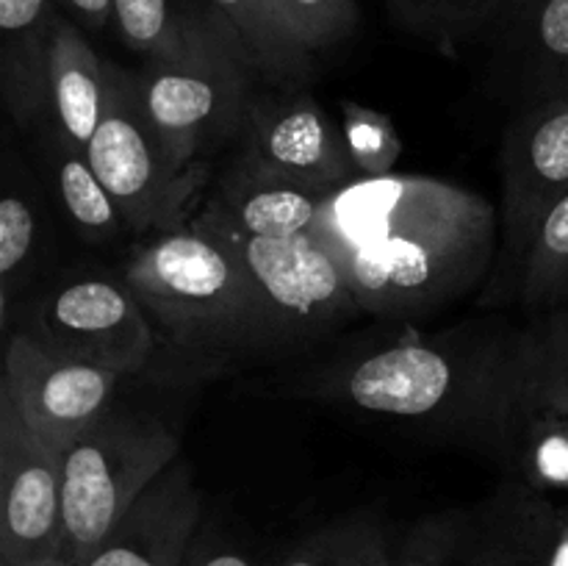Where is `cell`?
<instances>
[{"instance_id": "cell-3", "label": "cell", "mask_w": 568, "mask_h": 566, "mask_svg": "<svg viewBox=\"0 0 568 566\" xmlns=\"http://www.w3.org/2000/svg\"><path fill=\"white\" fill-rule=\"evenodd\" d=\"M122 281L155 338L186 364L225 370L288 355L247 266L200 211L186 225L136 244Z\"/></svg>"}, {"instance_id": "cell-16", "label": "cell", "mask_w": 568, "mask_h": 566, "mask_svg": "<svg viewBox=\"0 0 568 566\" xmlns=\"http://www.w3.org/2000/svg\"><path fill=\"white\" fill-rule=\"evenodd\" d=\"M59 0H0V92L11 120L33 125L50 109V42Z\"/></svg>"}, {"instance_id": "cell-8", "label": "cell", "mask_w": 568, "mask_h": 566, "mask_svg": "<svg viewBox=\"0 0 568 566\" xmlns=\"http://www.w3.org/2000/svg\"><path fill=\"white\" fill-rule=\"evenodd\" d=\"M20 331L50 355L103 366L120 377L148 370L155 331L122 277L64 272L28 305Z\"/></svg>"}, {"instance_id": "cell-28", "label": "cell", "mask_w": 568, "mask_h": 566, "mask_svg": "<svg viewBox=\"0 0 568 566\" xmlns=\"http://www.w3.org/2000/svg\"><path fill=\"white\" fill-rule=\"evenodd\" d=\"M275 3L311 53L344 42L358 28L361 14L355 0H275Z\"/></svg>"}, {"instance_id": "cell-13", "label": "cell", "mask_w": 568, "mask_h": 566, "mask_svg": "<svg viewBox=\"0 0 568 566\" xmlns=\"http://www.w3.org/2000/svg\"><path fill=\"white\" fill-rule=\"evenodd\" d=\"M64 558L61 455L39 442L0 392V566Z\"/></svg>"}, {"instance_id": "cell-27", "label": "cell", "mask_w": 568, "mask_h": 566, "mask_svg": "<svg viewBox=\"0 0 568 566\" xmlns=\"http://www.w3.org/2000/svg\"><path fill=\"white\" fill-rule=\"evenodd\" d=\"M342 131L361 178L392 175L403 155V139L392 117L364 103L342 100Z\"/></svg>"}, {"instance_id": "cell-11", "label": "cell", "mask_w": 568, "mask_h": 566, "mask_svg": "<svg viewBox=\"0 0 568 566\" xmlns=\"http://www.w3.org/2000/svg\"><path fill=\"white\" fill-rule=\"evenodd\" d=\"M568 192V98L530 103L503 142V281L514 294L541 216Z\"/></svg>"}, {"instance_id": "cell-5", "label": "cell", "mask_w": 568, "mask_h": 566, "mask_svg": "<svg viewBox=\"0 0 568 566\" xmlns=\"http://www.w3.org/2000/svg\"><path fill=\"white\" fill-rule=\"evenodd\" d=\"M178 458L181 442L161 416L111 405L61 455L67 564H87L144 488Z\"/></svg>"}, {"instance_id": "cell-6", "label": "cell", "mask_w": 568, "mask_h": 566, "mask_svg": "<svg viewBox=\"0 0 568 566\" xmlns=\"http://www.w3.org/2000/svg\"><path fill=\"white\" fill-rule=\"evenodd\" d=\"M105 105L87 155L139 236L186 225L209 166L178 172L144 111L133 72L105 61Z\"/></svg>"}, {"instance_id": "cell-2", "label": "cell", "mask_w": 568, "mask_h": 566, "mask_svg": "<svg viewBox=\"0 0 568 566\" xmlns=\"http://www.w3.org/2000/svg\"><path fill=\"white\" fill-rule=\"evenodd\" d=\"M510 338L514 331L494 322L447 333L405 331L392 342L349 344L281 375L266 392L419 425L503 453Z\"/></svg>"}, {"instance_id": "cell-4", "label": "cell", "mask_w": 568, "mask_h": 566, "mask_svg": "<svg viewBox=\"0 0 568 566\" xmlns=\"http://www.w3.org/2000/svg\"><path fill=\"white\" fill-rule=\"evenodd\" d=\"M136 78L144 111L178 172L209 166L220 144L247 128L261 78L220 17H211L186 48L148 59Z\"/></svg>"}, {"instance_id": "cell-20", "label": "cell", "mask_w": 568, "mask_h": 566, "mask_svg": "<svg viewBox=\"0 0 568 566\" xmlns=\"http://www.w3.org/2000/svg\"><path fill=\"white\" fill-rule=\"evenodd\" d=\"M231 31L250 67L266 87H305L314 75V53L286 22L275 0H205Z\"/></svg>"}, {"instance_id": "cell-33", "label": "cell", "mask_w": 568, "mask_h": 566, "mask_svg": "<svg viewBox=\"0 0 568 566\" xmlns=\"http://www.w3.org/2000/svg\"><path fill=\"white\" fill-rule=\"evenodd\" d=\"M20 566H70L64 558H42V560H31V564H20Z\"/></svg>"}, {"instance_id": "cell-14", "label": "cell", "mask_w": 568, "mask_h": 566, "mask_svg": "<svg viewBox=\"0 0 568 566\" xmlns=\"http://www.w3.org/2000/svg\"><path fill=\"white\" fill-rule=\"evenodd\" d=\"M203 516L192 466L172 461L83 566H186Z\"/></svg>"}, {"instance_id": "cell-32", "label": "cell", "mask_w": 568, "mask_h": 566, "mask_svg": "<svg viewBox=\"0 0 568 566\" xmlns=\"http://www.w3.org/2000/svg\"><path fill=\"white\" fill-rule=\"evenodd\" d=\"M194 566H255V564L247 558V555L233 553V549H216V553L203 555Z\"/></svg>"}, {"instance_id": "cell-9", "label": "cell", "mask_w": 568, "mask_h": 566, "mask_svg": "<svg viewBox=\"0 0 568 566\" xmlns=\"http://www.w3.org/2000/svg\"><path fill=\"white\" fill-rule=\"evenodd\" d=\"M558 514L541 492L521 486L483 508L419 522L392 566H547Z\"/></svg>"}, {"instance_id": "cell-25", "label": "cell", "mask_w": 568, "mask_h": 566, "mask_svg": "<svg viewBox=\"0 0 568 566\" xmlns=\"http://www.w3.org/2000/svg\"><path fill=\"white\" fill-rule=\"evenodd\" d=\"M55 186L67 216L87 239L103 242L120 236L122 228H128L120 205L89 164L87 150L75 148L61 131L55 133Z\"/></svg>"}, {"instance_id": "cell-23", "label": "cell", "mask_w": 568, "mask_h": 566, "mask_svg": "<svg viewBox=\"0 0 568 566\" xmlns=\"http://www.w3.org/2000/svg\"><path fill=\"white\" fill-rule=\"evenodd\" d=\"M514 297L532 316L568 305V192L538 222Z\"/></svg>"}, {"instance_id": "cell-10", "label": "cell", "mask_w": 568, "mask_h": 566, "mask_svg": "<svg viewBox=\"0 0 568 566\" xmlns=\"http://www.w3.org/2000/svg\"><path fill=\"white\" fill-rule=\"evenodd\" d=\"M247 155L270 175L316 194L358 181L342 125L331 120L305 87L261 83L247 111Z\"/></svg>"}, {"instance_id": "cell-30", "label": "cell", "mask_w": 568, "mask_h": 566, "mask_svg": "<svg viewBox=\"0 0 568 566\" xmlns=\"http://www.w3.org/2000/svg\"><path fill=\"white\" fill-rule=\"evenodd\" d=\"M70 11L72 22L81 28H105V22L114 20V0H59Z\"/></svg>"}, {"instance_id": "cell-29", "label": "cell", "mask_w": 568, "mask_h": 566, "mask_svg": "<svg viewBox=\"0 0 568 566\" xmlns=\"http://www.w3.org/2000/svg\"><path fill=\"white\" fill-rule=\"evenodd\" d=\"M33 242H37V220L20 194H6L0 200V286H3V327L11 331V286L14 275L31 259Z\"/></svg>"}, {"instance_id": "cell-18", "label": "cell", "mask_w": 568, "mask_h": 566, "mask_svg": "<svg viewBox=\"0 0 568 566\" xmlns=\"http://www.w3.org/2000/svg\"><path fill=\"white\" fill-rule=\"evenodd\" d=\"M105 61L94 53L81 26L59 17L50 42V111L75 148L87 150L105 105Z\"/></svg>"}, {"instance_id": "cell-22", "label": "cell", "mask_w": 568, "mask_h": 566, "mask_svg": "<svg viewBox=\"0 0 568 566\" xmlns=\"http://www.w3.org/2000/svg\"><path fill=\"white\" fill-rule=\"evenodd\" d=\"M503 453L536 492H568V414L510 411Z\"/></svg>"}, {"instance_id": "cell-19", "label": "cell", "mask_w": 568, "mask_h": 566, "mask_svg": "<svg viewBox=\"0 0 568 566\" xmlns=\"http://www.w3.org/2000/svg\"><path fill=\"white\" fill-rule=\"evenodd\" d=\"M568 414V305L516 327L508 355L510 411Z\"/></svg>"}, {"instance_id": "cell-12", "label": "cell", "mask_w": 568, "mask_h": 566, "mask_svg": "<svg viewBox=\"0 0 568 566\" xmlns=\"http://www.w3.org/2000/svg\"><path fill=\"white\" fill-rule=\"evenodd\" d=\"M116 383V372L50 355L22 331L6 338L0 392L53 453L64 455L114 405Z\"/></svg>"}, {"instance_id": "cell-17", "label": "cell", "mask_w": 568, "mask_h": 566, "mask_svg": "<svg viewBox=\"0 0 568 566\" xmlns=\"http://www.w3.org/2000/svg\"><path fill=\"white\" fill-rule=\"evenodd\" d=\"M214 200L233 225L255 236L311 233L325 205V194L308 192L283 178L270 175L255 166L247 155H242L236 166L227 172Z\"/></svg>"}, {"instance_id": "cell-21", "label": "cell", "mask_w": 568, "mask_h": 566, "mask_svg": "<svg viewBox=\"0 0 568 566\" xmlns=\"http://www.w3.org/2000/svg\"><path fill=\"white\" fill-rule=\"evenodd\" d=\"M388 14L438 53L458 59L466 48L494 42L514 0H386Z\"/></svg>"}, {"instance_id": "cell-31", "label": "cell", "mask_w": 568, "mask_h": 566, "mask_svg": "<svg viewBox=\"0 0 568 566\" xmlns=\"http://www.w3.org/2000/svg\"><path fill=\"white\" fill-rule=\"evenodd\" d=\"M547 566H568V505H560L558 527H555L552 553H549Z\"/></svg>"}, {"instance_id": "cell-24", "label": "cell", "mask_w": 568, "mask_h": 566, "mask_svg": "<svg viewBox=\"0 0 568 566\" xmlns=\"http://www.w3.org/2000/svg\"><path fill=\"white\" fill-rule=\"evenodd\" d=\"M214 17L205 0H114V26L122 42L148 59L186 48Z\"/></svg>"}, {"instance_id": "cell-15", "label": "cell", "mask_w": 568, "mask_h": 566, "mask_svg": "<svg viewBox=\"0 0 568 566\" xmlns=\"http://www.w3.org/2000/svg\"><path fill=\"white\" fill-rule=\"evenodd\" d=\"M494 42L521 103L568 98V0H514Z\"/></svg>"}, {"instance_id": "cell-7", "label": "cell", "mask_w": 568, "mask_h": 566, "mask_svg": "<svg viewBox=\"0 0 568 566\" xmlns=\"http://www.w3.org/2000/svg\"><path fill=\"white\" fill-rule=\"evenodd\" d=\"M200 214L247 266L288 353L331 338L361 314L342 270L314 233L255 236L233 225L214 198L205 200Z\"/></svg>"}, {"instance_id": "cell-26", "label": "cell", "mask_w": 568, "mask_h": 566, "mask_svg": "<svg viewBox=\"0 0 568 566\" xmlns=\"http://www.w3.org/2000/svg\"><path fill=\"white\" fill-rule=\"evenodd\" d=\"M394 547L369 516H349L311 533L277 566H392Z\"/></svg>"}, {"instance_id": "cell-1", "label": "cell", "mask_w": 568, "mask_h": 566, "mask_svg": "<svg viewBox=\"0 0 568 566\" xmlns=\"http://www.w3.org/2000/svg\"><path fill=\"white\" fill-rule=\"evenodd\" d=\"M316 239L361 311L419 320L491 283L497 211L483 194L430 175L358 178L327 194Z\"/></svg>"}]
</instances>
